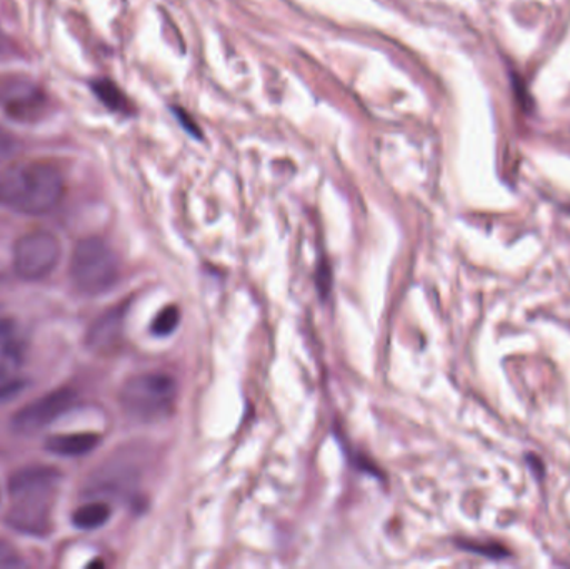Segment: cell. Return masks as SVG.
Returning a JSON list of instances; mask_svg holds the SVG:
<instances>
[{"instance_id":"obj_1","label":"cell","mask_w":570,"mask_h":569,"mask_svg":"<svg viewBox=\"0 0 570 569\" xmlns=\"http://www.w3.org/2000/svg\"><path fill=\"white\" fill-rule=\"evenodd\" d=\"M59 480V471L47 467H29L13 473L9 481L7 523L32 537L49 533Z\"/></svg>"},{"instance_id":"obj_2","label":"cell","mask_w":570,"mask_h":569,"mask_svg":"<svg viewBox=\"0 0 570 569\" xmlns=\"http://www.w3.org/2000/svg\"><path fill=\"white\" fill-rule=\"evenodd\" d=\"M63 177L56 166L27 160L0 174V204L22 214H46L62 200Z\"/></svg>"},{"instance_id":"obj_3","label":"cell","mask_w":570,"mask_h":569,"mask_svg":"<svg viewBox=\"0 0 570 569\" xmlns=\"http://www.w3.org/2000/svg\"><path fill=\"white\" fill-rule=\"evenodd\" d=\"M119 274V259L102 239L89 237L77 244L70 259V279L80 293H107L116 286Z\"/></svg>"},{"instance_id":"obj_4","label":"cell","mask_w":570,"mask_h":569,"mask_svg":"<svg viewBox=\"0 0 570 569\" xmlns=\"http://www.w3.org/2000/svg\"><path fill=\"white\" fill-rule=\"evenodd\" d=\"M177 384L163 373H144L130 377L120 391V404L134 420L150 423L163 420L174 408Z\"/></svg>"},{"instance_id":"obj_5","label":"cell","mask_w":570,"mask_h":569,"mask_svg":"<svg viewBox=\"0 0 570 569\" xmlns=\"http://www.w3.org/2000/svg\"><path fill=\"white\" fill-rule=\"evenodd\" d=\"M59 259V241L47 230L26 234L13 246V269L26 281L43 279L56 269Z\"/></svg>"},{"instance_id":"obj_6","label":"cell","mask_w":570,"mask_h":569,"mask_svg":"<svg viewBox=\"0 0 570 569\" xmlns=\"http://www.w3.org/2000/svg\"><path fill=\"white\" fill-rule=\"evenodd\" d=\"M0 107L17 122H36L49 110V97L32 80L10 79L0 86Z\"/></svg>"},{"instance_id":"obj_7","label":"cell","mask_w":570,"mask_h":569,"mask_svg":"<svg viewBox=\"0 0 570 569\" xmlns=\"http://www.w3.org/2000/svg\"><path fill=\"white\" fill-rule=\"evenodd\" d=\"M73 401H76V393L67 390V387L52 391L40 400L27 404L12 418L13 431L19 434H27V436L39 433L57 418L67 413L72 408Z\"/></svg>"},{"instance_id":"obj_8","label":"cell","mask_w":570,"mask_h":569,"mask_svg":"<svg viewBox=\"0 0 570 569\" xmlns=\"http://www.w3.org/2000/svg\"><path fill=\"white\" fill-rule=\"evenodd\" d=\"M126 307H114L104 313L87 333V346L97 354H109L116 350L122 337Z\"/></svg>"},{"instance_id":"obj_9","label":"cell","mask_w":570,"mask_h":569,"mask_svg":"<svg viewBox=\"0 0 570 569\" xmlns=\"http://www.w3.org/2000/svg\"><path fill=\"white\" fill-rule=\"evenodd\" d=\"M100 436L94 433L57 434L46 443L47 451L59 457H83L99 447Z\"/></svg>"},{"instance_id":"obj_10","label":"cell","mask_w":570,"mask_h":569,"mask_svg":"<svg viewBox=\"0 0 570 569\" xmlns=\"http://www.w3.org/2000/svg\"><path fill=\"white\" fill-rule=\"evenodd\" d=\"M110 507L106 503H89L80 507L72 514L73 527L83 531L97 530L109 521Z\"/></svg>"},{"instance_id":"obj_11","label":"cell","mask_w":570,"mask_h":569,"mask_svg":"<svg viewBox=\"0 0 570 569\" xmlns=\"http://www.w3.org/2000/svg\"><path fill=\"white\" fill-rule=\"evenodd\" d=\"M17 367H19L17 357L0 354V400L13 396L22 390L23 380Z\"/></svg>"},{"instance_id":"obj_12","label":"cell","mask_w":570,"mask_h":569,"mask_svg":"<svg viewBox=\"0 0 570 569\" xmlns=\"http://www.w3.org/2000/svg\"><path fill=\"white\" fill-rule=\"evenodd\" d=\"M92 89L96 96L99 97L109 109L119 110V112L127 110L126 97H124V94L120 92L116 84L110 82V80H96V82L92 84Z\"/></svg>"},{"instance_id":"obj_13","label":"cell","mask_w":570,"mask_h":569,"mask_svg":"<svg viewBox=\"0 0 570 569\" xmlns=\"http://www.w3.org/2000/svg\"><path fill=\"white\" fill-rule=\"evenodd\" d=\"M179 310H177L176 306H167L166 310L157 314L153 326H150V331L159 337L170 336V334L177 330V326H179Z\"/></svg>"},{"instance_id":"obj_14","label":"cell","mask_w":570,"mask_h":569,"mask_svg":"<svg viewBox=\"0 0 570 569\" xmlns=\"http://www.w3.org/2000/svg\"><path fill=\"white\" fill-rule=\"evenodd\" d=\"M0 350L3 354L20 360V343L16 326H13L12 321L2 316H0Z\"/></svg>"},{"instance_id":"obj_15","label":"cell","mask_w":570,"mask_h":569,"mask_svg":"<svg viewBox=\"0 0 570 569\" xmlns=\"http://www.w3.org/2000/svg\"><path fill=\"white\" fill-rule=\"evenodd\" d=\"M17 150V140L9 130L0 127V163L2 160L9 159L10 156H13Z\"/></svg>"},{"instance_id":"obj_16","label":"cell","mask_w":570,"mask_h":569,"mask_svg":"<svg viewBox=\"0 0 570 569\" xmlns=\"http://www.w3.org/2000/svg\"><path fill=\"white\" fill-rule=\"evenodd\" d=\"M17 565H22L19 555L7 545V541L0 540V567H17Z\"/></svg>"},{"instance_id":"obj_17","label":"cell","mask_w":570,"mask_h":569,"mask_svg":"<svg viewBox=\"0 0 570 569\" xmlns=\"http://www.w3.org/2000/svg\"><path fill=\"white\" fill-rule=\"evenodd\" d=\"M464 548H468L469 551H474V553L485 555L489 558H504L508 555V551L502 547H498V545H492V547H472V545H464Z\"/></svg>"},{"instance_id":"obj_18","label":"cell","mask_w":570,"mask_h":569,"mask_svg":"<svg viewBox=\"0 0 570 569\" xmlns=\"http://www.w3.org/2000/svg\"><path fill=\"white\" fill-rule=\"evenodd\" d=\"M16 56V46L12 40L0 30V60L12 59Z\"/></svg>"},{"instance_id":"obj_19","label":"cell","mask_w":570,"mask_h":569,"mask_svg":"<svg viewBox=\"0 0 570 569\" xmlns=\"http://www.w3.org/2000/svg\"><path fill=\"white\" fill-rule=\"evenodd\" d=\"M0 277H2V276H0Z\"/></svg>"}]
</instances>
